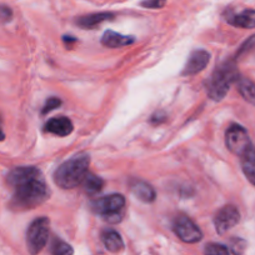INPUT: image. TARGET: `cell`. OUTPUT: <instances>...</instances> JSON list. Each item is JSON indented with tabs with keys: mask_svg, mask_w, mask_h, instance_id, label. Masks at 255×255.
I'll list each match as a JSON object with an SVG mask.
<instances>
[{
	"mask_svg": "<svg viewBox=\"0 0 255 255\" xmlns=\"http://www.w3.org/2000/svg\"><path fill=\"white\" fill-rule=\"evenodd\" d=\"M9 207L14 212H25L43 204L49 198V189L43 176L29 179L14 186Z\"/></svg>",
	"mask_w": 255,
	"mask_h": 255,
	"instance_id": "1",
	"label": "cell"
},
{
	"mask_svg": "<svg viewBox=\"0 0 255 255\" xmlns=\"http://www.w3.org/2000/svg\"><path fill=\"white\" fill-rule=\"evenodd\" d=\"M90 158L87 154H79L61 164L54 173V181L61 189H73L83 183L88 174Z\"/></svg>",
	"mask_w": 255,
	"mask_h": 255,
	"instance_id": "2",
	"label": "cell"
},
{
	"mask_svg": "<svg viewBox=\"0 0 255 255\" xmlns=\"http://www.w3.org/2000/svg\"><path fill=\"white\" fill-rule=\"evenodd\" d=\"M239 79V72H238L235 60H227L219 64L213 72L209 82L207 84V92L213 100L224 99L227 93L229 92L230 87Z\"/></svg>",
	"mask_w": 255,
	"mask_h": 255,
	"instance_id": "3",
	"label": "cell"
},
{
	"mask_svg": "<svg viewBox=\"0 0 255 255\" xmlns=\"http://www.w3.org/2000/svg\"><path fill=\"white\" fill-rule=\"evenodd\" d=\"M92 210L99 214L109 223H118L122 220L125 208V198L122 194H109L98 198L92 203Z\"/></svg>",
	"mask_w": 255,
	"mask_h": 255,
	"instance_id": "4",
	"label": "cell"
},
{
	"mask_svg": "<svg viewBox=\"0 0 255 255\" xmlns=\"http://www.w3.org/2000/svg\"><path fill=\"white\" fill-rule=\"evenodd\" d=\"M50 222L48 218L40 217L31 222L26 230V247L31 255H38L48 243Z\"/></svg>",
	"mask_w": 255,
	"mask_h": 255,
	"instance_id": "5",
	"label": "cell"
},
{
	"mask_svg": "<svg viewBox=\"0 0 255 255\" xmlns=\"http://www.w3.org/2000/svg\"><path fill=\"white\" fill-rule=\"evenodd\" d=\"M225 144L227 148L238 156H242L253 145L245 128L238 124H233L228 128L225 133Z\"/></svg>",
	"mask_w": 255,
	"mask_h": 255,
	"instance_id": "6",
	"label": "cell"
},
{
	"mask_svg": "<svg viewBox=\"0 0 255 255\" xmlns=\"http://www.w3.org/2000/svg\"><path fill=\"white\" fill-rule=\"evenodd\" d=\"M173 230L180 240L194 244L202 240L203 233L197 224L186 215H178L173 222Z\"/></svg>",
	"mask_w": 255,
	"mask_h": 255,
	"instance_id": "7",
	"label": "cell"
},
{
	"mask_svg": "<svg viewBox=\"0 0 255 255\" xmlns=\"http://www.w3.org/2000/svg\"><path fill=\"white\" fill-rule=\"evenodd\" d=\"M240 222V213L235 205H225L214 217L215 229L219 234H225Z\"/></svg>",
	"mask_w": 255,
	"mask_h": 255,
	"instance_id": "8",
	"label": "cell"
},
{
	"mask_svg": "<svg viewBox=\"0 0 255 255\" xmlns=\"http://www.w3.org/2000/svg\"><path fill=\"white\" fill-rule=\"evenodd\" d=\"M209 61L210 54L207 50H203V49L194 50L190 54L188 61L184 65L181 75H184V77H191V75L198 74V73L203 72L207 68Z\"/></svg>",
	"mask_w": 255,
	"mask_h": 255,
	"instance_id": "9",
	"label": "cell"
},
{
	"mask_svg": "<svg viewBox=\"0 0 255 255\" xmlns=\"http://www.w3.org/2000/svg\"><path fill=\"white\" fill-rule=\"evenodd\" d=\"M36 176H41V171L36 166H16L6 174V183L9 186L14 188L18 184Z\"/></svg>",
	"mask_w": 255,
	"mask_h": 255,
	"instance_id": "10",
	"label": "cell"
},
{
	"mask_svg": "<svg viewBox=\"0 0 255 255\" xmlns=\"http://www.w3.org/2000/svg\"><path fill=\"white\" fill-rule=\"evenodd\" d=\"M73 123L67 117H56L48 120L44 125V131L58 136H68L73 131Z\"/></svg>",
	"mask_w": 255,
	"mask_h": 255,
	"instance_id": "11",
	"label": "cell"
},
{
	"mask_svg": "<svg viewBox=\"0 0 255 255\" xmlns=\"http://www.w3.org/2000/svg\"><path fill=\"white\" fill-rule=\"evenodd\" d=\"M130 190L139 200L143 203H153L156 198V193L153 186L146 181L140 180V179H133L129 183Z\"/></svg>",
	"mask_w": 255,
	"mask_h": 255,
	"instance_id": "12",
	"label": "cell"
},
{
	"mask_svg": "<svg viewBox=\"0 0 255 255\" xmlns=\"http://www.w3.org/2000/svg\"><path fill=\"white\" fill-rule=\"evenodd\" d=\"M135 41L134 36L123 35L113 30H107L102 38V44L107 48H122V46L130 45Z\"/></svg>",
	"mask_w": 255,
	"mask_h": 255,
	"instance_id": "13",
	"label": "cell"
},
{
	"mask_svg": "<svg viewBox=\"0 0 255 255\" xmlns=\"http://www.w3.org/2000/svg\"><path fill=\"white\" fill-rule=\"evenodd\" d=\"M114 19V14L113 13H93L88 14V15L79 16V18L75 20V23L83 29H93L95 26L100 25L102 23L108 20H112Z\"/></svg>",
	"mask_w": 255,
	"mask_h": 255,
	"instance_id": "14",
	"label": "cell"
},
{
	"mask_svg": "<svg viewBox=\"0 0 255 255\" xmlns=\"http://www.w3.org/2000/svg\"><path fill=\"white\" fill-rule=\"evenodd\" d=\"M240 163H242V170L248 180L255 185V148L250 146L242 156H240Z\"/></svg>",
	"mask_w": 255,
	"mask_h": 255,
	"instance_id": "15",
	"label": "cell"
},
{
	"mask_svg": "<svg viewBox=\"0 0 255 255\" xmlns=\"http://www.w3.org/2000/svg\"><path fill=\"white\" fill-rule=\"evenodd\" d=\"M228 23L243 29L255 28V10H244L239 14H234L227 18Z\"/></svg>",
	"mask_w": 255,
	"mask_h": 255,
	"instance_id": "16",
	"label": "cell"
},
{
	"mask_svg": "<svg viewBox=\"0 0 255 255\" xmlns=\"http://www.w3.org/2000/svg\"><path fill=\"white\" fill-rule=\"evenodd\" d=\"M102 240L104 243V247L112 253H118L124 248V242L120 234L113 229L104 230L102 234Z\"/></svg>",
	"mask_w": 255,
	"mask_h": 255,
	"instance_id": "17",
	"label": "cell"
},
{
	"mask_svg": "<svg viewBox=\"0 0 255 255\" xmlns=\"http://www.w3.org/2000/svg\"><path fill=\"white\" fill-rule=\"evenodd\" d=\"M237 87L243 99L255 107V83L248 78L239 77V79L237 80Z\"/></svg>",
	"mask_w": 255,
	"mask_h": 255,
	"instance_id": "18",
	"label": "cell"
},
{
	"mask_svg": "<svg viewBox=\"0 0 255 255\" xmlns=\"http://www.w3.org/2000/svg\"><path fill=\"white\" fill-rule=\"evenodd\" d=\"M82 185L88 194L94 195L102 190L103 186H104V180L102 178H99V176L95 175V174L88 173L85 175L84 180H83Z\"/></svg>",
	"mask_w": 255,
	"mask_h": 255,
	"instance_id": "19",
	"label": "cell"
},
{
	"mask_svg": "<svg viewBox=\"0 0 255 255\" xmlns=\"http://www.w3.org/2000/svg\"><path fill=\"white\" fill-rule=\"evenodd\" d=\"M50 252L53 255H74V249L67 242L55 238L51 243Z\"/></svg>",
	"mask_w": 255,
	"mask_h": 255,
	"instance_id": "20",
	"label": "cell"
},
{
	"mask_svg": "<svg viewBox=\"0 0 255 255\" xmlns=\"http://www.w3.org/2000/svg\"><path fill=\"white\" fill-rule=\"evenodd\" d=\"M229 249L234 255H243L247 249V242L242 238H232L229 242Z\"/></svg>",
	"mask_w": 255,
	"mask_h": 255,
	"instance_id": "21",
	"label": "cell"
},
{
	"mask_svg": "<svg viewBox=\"0 0 255 255\" xmlns=\"http://www.w3.org/2000/svg\"><path fill=\"white\" fill-rule=\"evenodd\" d=\"M205 255H230L229 249L225 245L217 244V243H210L204 249Z\"/></svg>",
	"mask_w": 255,
	"mask_h": 255,
	"instance_id": "22",
	"label": "cell"
},
{
	"mask_svg": "<svg viewBox=\"0 0 255 255\" xmlns=\"http://www.w3.org/2000/svg\"><path fill=\"white\" fill-rule=\"evenodd\" d=\"M60 105H61V100L59 99V98L56 97L49 98V99L45 102V104H44L43 110H41V115H45L48 114V113L53 112V110L58 109Z\"/></svg>",
	"mask_w": 255,
	"mask_h": 255,
	"instance_id": "23",
	"label": "cell"
},
{
	"mask_svg": "<svg viewBox=\"0 0 255 255\" xmlns=\"http://www.w3.org/2000/svg\"><path fill=\"white\" fill-rule=\"evenodd\" d=\"M254 48H255V35H253V36H250L248 40H245L244 44L240 46V49L238 50V53H237V58H240V56L245 55V54H248L249 51H252Z\"/></svg>",
	"mask_w": 255,
	"mask_h": 255,
	"instance_id": "24",
	"label": "cell"
},
{
	"mask_svg": "<svg viewBox=\"0 0 255 255\" xmlns=\"http://www.w3.org/2000/svg\"><path fill=\"white\" fill-rule=\"evenodd\" d=\"M11 18H13V10L9 6L0 4V21L8 23L11 20Z\"/></svg>",
	"mask_w": 255,
	"mask_h": 255,
	"instance_id": "25",
	"label": "cell"
},
{
	"mask_svg": "<svg viewBox=\"0 0 255 255\" xmlns=\"http://www.w3.org/2000/svg\"><path fill=\"white\" fill-rule=\"evenodd\" d=\"M166 0H143L141 6L149 9H160L165 5Z\"/></svg>",
	"mask_w": 255,
	"mask_h": 255,
	"instance_id": "26",
	"label": "cell"
},
{
	"mask_svg": "<svg viewBox=\"0 0 255 255\" xmlns=\"http://www.w3.org/2000/svg\"><path fill=\"white\" fill-rule=\"evenodd\" d=\"M166 120V114L163 112H156L153 117L150 118V123L151 124H161L163 122Z\"/></svg>",
	"mask_w": 255,
	"mask_h": 255,
	"instance_id": "27",
	"label": "cell"
},
{
	"mask_svg": "<svg viewBox=\"0 0 255 255\" xmlns=\"http://www.w3.org/2000/svg\"><path fill=\"white\" fill-rule=\"evenodd\" d=\"M63 40L65 41V43L67 44H70V43H75V41H77V38H74V36H68V35H65L63 38Z\"/></svg>",
	"mask_w": 255,
	"mask_h": 255,
	"instance_id": "28",
	"label": "cell"
},
{
	"mask_svg": "<svg viewBox=\"0 0 255 255\" xmlns=\"http://www.w3.org/2000/svg\"><path fill=\"white\" fill-rule=\"evenodd\" d=\"M5 139V134H4L3 129H1V122H0V141H3Z\"/></svg>",
	"mask_w": 255,
	"mask_h": 255,
	"instance_id": "29",
	"label": "cell"
}]
</instances>
